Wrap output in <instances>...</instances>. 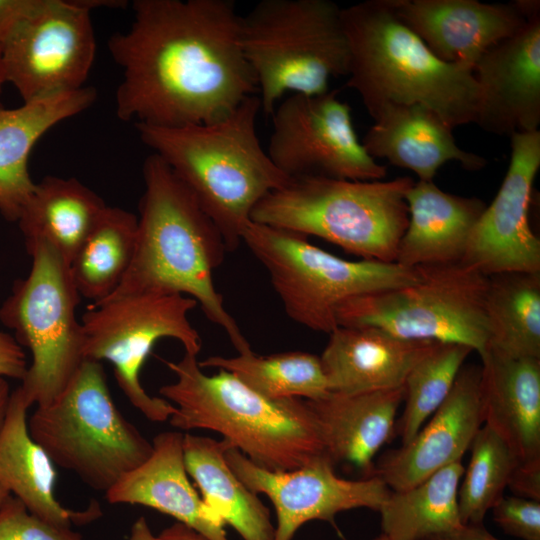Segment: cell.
Masks as SVG:
<instances>
[{"mask_svg":"<svg viewBox=\"0 0 540 540\" xmlns=\"http://www.w3.org/2000/svg\"><path fill=\"white\" fill-rule=\"evenodd\" d=\"M341 10L329 0H262L240 17L261 111L271 115L286 93L320 94L331 78L348 75Z\"/></svg>","mask_w":540,"mask_h":540,"instance_id":"7","label":"cell"},{"mask_svg":"<svg viewBox=\"0 0 540 540\" xmlns=\"http://www.w3.org/2000/svg\"><path fill=\"white\" fill-rule=\"evenodd\" d=\"M502 184L475 224L462 264L491 276L540 272V240L529 223L533 183L540 167V131L516 133Z\"/></svg>","mask_w":540,"mask_h":540,"instance_id":"16","label":"cell"},{"mask_svg":"<svg viewBox=\"0 0 540 540\" xmlns=\"http://www.w3.org/2000/svg\"><path fill=\"white\" fill-rule=\"evenodd\" d=\"M425 540H499L482 524H465L453 530L432 535Z\"/></svg>","mask_w":540,"mask_h":540,"instance_id":"42","label":"cell"},{"mask_svg":"<svg viewBox=\"0 0 540 540\" xmlns=\"http://www.w3.org/2000/svg\"><path fill=\"white\" fill-rule=\"evenodd\" d=\"M242 243L265 267L289 318L318 332L330 334L338 327L336 312L343 302L420 279L418 267L345 260L304 235L253 221L244 229Z\"/></svg>","mask_w":540,"mask_h":540,"instance_id":"9","label":"cell"},{"mask_svg":"<svg viewBox=\"0 0 540 540\" xmlns=\"http://www.w3.org/2000/svg\"><path fill=\"white\" fill-rule=\"evenodd\" d=\"M96 95L84 86L16 108L0 105V214L6 220L17 222L35 187L28 167L34 145L52 127L88 109Z\"/></svg>","mask_w":540,"mask_h":540,"instance_id":"26","label":"cell"},{"mask_svg":"<svg viewBox=\"0 0 540 540\" xmlns=\"http://www.w3.org/2000/svg\"><path fill=\"white\" fill-rule=\"evenodd\" d=\"M403 400L404 387L352 395L329 392L306 401L334 465L347 463L371 477L374 456L395 436L396 414Z\"/></svg>","mask_w":540,"mask_h":540,"instance_id":"27","label":"cell"},{"mask_svg":"<svg viewBox=\"0 0 540 540\" xmlns=\"http://www.w3.org/2000/svg\"><path fill=\"white\" fill-rule=\"evenodd\" d=\"M0 540H85L71 528L50 524L28 511L16 497L0 506Z\"/></svg>","mask_w":540,"mask_h":540,"instance_id":"36","label":"cell"},{"mask_svg":"<svg viewBox=\"0 0 540 540\" xmlns=\"http://www.w3.org/2000/svg\"><path fill=\"white\" fill-rule=\"evenodd\" d=\"M197 305L185 295L160 293L126 295L88 305L80 319L84 359L109 361L128 401L147 419L166 421L176 407L146 392L141 369L162 338L176 339L185 353L198 355L202 340L188 318Z\"/></svg>","mask_w":540,"mask_h":540,"instance_id":"12","label":"cell"},{"mask_svg":"<svg viewBox=\"0 0 540 540\" xmlns=\"http://www.w3.org/2000/svg\"><path fill=\"white\" fill-rule=\"evenodd\" d=\"M461 463H452L418 485L390 491L379 513L388 540H425L462 525L458 488L464 474Z\"/></svg>","mask_w":540,"mask_h":540,"instance_id":"31","label":"cell"},{"mask_svg":"<svg viewBox=\"0 0 540 540\" xmlns=\"http://www.w3.org/2000/svg\"><path fill=\"white\" fill-rule=\"evenodd\" d=\"M137 215L106 206L78 250L69 269L81 297L97 305L119 287L132 262Z\"/></svg>","mask_w":540,"mask_h":540,"instance_id":"30","label":"cell"},{"mask_svg":"<svg viewBox=\"0 0 540 540\" xmlns=\"http://www.w3.org/2000/svg\"><path fill=\"white\" fill-rule=\"evenodd\" d=\"M142 172L144 192L132 262L106 300L145 293L191 297L206 318L225 331L239 354L251 352L213 282V272L227 252L218 227L158 155L145 159Z\"/></svg>","mask_w":540,"mask_h":540,"instance_id":"2","label":"cell"},{"mask_svg":"<svg viewBox=\"0 0 540 540\" xmlns=\"http://www.w3.org/2000/svg\"><path fill=\"white\" fill-rule=\"evenodd\" d=\"M480 357L484 424L507 444L519 466L540 469V359L490 349Z\"/></svg>","mask_w":540,"mask_h":540,"instance_id":"21","label":"cell"},{"mask_svg":"<svg viewBox=\"0 0 540 540\" xmlns=\"http://www.w3.org/2000/svg\"><path fill=\"white\" fill-rule=\"evenodd\" d=\"M349 48L347 86L373 117L385 104H421L452 129L474 123L478 87L473 70L436 57L396 14L392 0L342 8Z\"/></svg>","mask_w":540,"mask_h":540,"instance_id":"4","label":"cell"},{"mask_svg":"<svg viewBox=\"0 0 540 540\" xmlns=\"http://www.w3.org/2000/svg\"><path fill=\"white\" fill-rule=\"evenodd\" d=\"M473 350L437 342L411 369L404 382V409L395 425L402 445L409 443L450 393L465 359Z\"/></svg>","mask_w":540,"mask_h":540,"instance_id":"34","label":"cell"},{"mask_svg":"<svg viewBox=\"0 0 540 540\" xmlns=\"http://www.w3.org/2000/svg\"><path fill=\"white\" fill-rule=\"evenodd\" d=\"M491 510L494 521L506 533L523 540H540V502L504 496Z\"/></svg>","mask_w":540,"mask_h":540,"instance_id":"37","label":"cell"},{"mask_svg":"<svg viewBox=\"0 0 540 540\" xmlns=\"http://www.w3.org/2000/svg\"><path fill=\"white\" fill-rule=\"evenodd\" d=\"M320 356L329 392L352 395L404 386L437 343L395 337L374 327L338 326Z\"/></svg>","mask_w":540,"mask_h":540,"instance_id":"20","label":"cell"},{"mask_svg":"<svg viewBox=\"0 0 540 540\" xmlns=\"http://www.w3.org/2000/svg\"><path fill=\"white\" fill-rule=\"evenodd\" d=\"M165 363L176 381L162 386L159 393L176 407L169 418L174 428L218 432L269 471L294 470L328 456L320 425L306 400L268 399L225 370L208 376L192 354Z\"/></svg>","mask_w":540,"mask_h":540,"instance_id":"5","label":"cell"},{"mask_svg":"<svg viewBox=\"0 0 540 540\" xmlns=\"http://www.w3.org/2000/svg\"><path fill=\"white\" fill-rule=\"evenodd\" d=\"M130 540H208L191 527L176 522L165 528L158 536L151 532L146 520L139 518L131 529Z\"/></svg>","mask_w":540,"mask_h":540,"instance_id":"40","label":"cell"},{"mask_svg":"<svg viewBox=\"0 0 540 540\" xmlns=\"http://www.w3.org/2000/svg\"><path fill=\"white\" fill-rule=\"evenodd\" d=\"M11 496V494L3 487L0 485V506L3 502H5L9 497Z\"/></svg>","mask_w":540,"mask_h":540,"instance_id":"44","label":"cell"},{"mask_svg":"<svg viewBox=\"0 0 540 540\" xmlns=\"http://www.w3.org/2000/svg\"><path fill=\"white\" fill-rule=\"evenodd\" d=\"M31 406L20 386L11 392L0 428V485L30 513L55 526L71 528L98 518L101 510L96 501L83 511H73L56 499L55 465L29 433Z\"/></svg>","mask_w":540,"mask_h":540,"instance_id":"24","label":"cell"},{"mask_svg":"<svg viewBox=\"0 0 540 540\" xmlns=\"http://www.w3.org/2000/svg\"><path fill=\"white\" fill-rule=\"evenodd\" d=\"M40 0H0V54L18 23L26 17Z\"/></svg>","mask_w":540,"mask_h":540,"instance_id":"39","label":"cell"},{"mask_svg":"<svg viewBox=\"0 0 540 540\" xmlns=\"http://www.w3.org/2000/svg\"><path fill=\"white\" fill-rule=\"evenodd\" d=\"M373 540H388V538L384 534H381L378 537L374 538Z\"/></svg>","mask_w":540,"mask_h":540,"instance_id":"46","label":"cell"},{"mask_svg":"<svg viewBox=\"0 0 540 540\" xmlns=\"http://www.w3.org/2000/svg\"><path fill=\"white\" fill-rule=\"evenodd\" d=\"M260 111V100L253 95L228 116L207 124H135L141 141L167 163L216 224L227 252L242 243L258 203L291 180L260 144Z\"/></svg>","mask_w":540,"mask_h":540,"instance_id":"3","label":"cell"},{"mask_svg":"<svg viewBox=\"0 0 540 540\" xmlns=\"http://www.w3.org/2000/svg\"><path fill=\"white\" fill-rule=\"evenodd\" d=\"M418 268L420 279L413 284L343 302L338 326L374 327L402 339L462 344L484 354L489 277L462 263Z\"/></svg>","mask_w":540,"mask_h":540,"instance_id":"11","label":"cell"},{"mask_svg":"<svg viewBox=\"0 0 540 540\" xmlns=\"http://www.w3.org/2000/svg\"><path fill=\"white\" fill-rule=\"evenodd\" d=\"M133 22L108 40L122 69V121L181 127L218 121L258 92L232 0H134Z\"/></svg>","mask_w":540,"mask_h":540,"instance_id":"1","label":"cell"},{"mask_svg":"<svg viewBox=\"0 0 540 540\" xmlns=\"http://www.w3.org/2000/svg\"><path fill=\"white\" fill-rule=\"evenodd\" d=\"M508 488L518 497L540 502V469L518 466Z\"/></svg>","mask_w":540,"mask_h":540,"instance_id":"41","label":"cell"},{"mask_svg":"<svg viewBox=\"0 0 540 540\" xmlns=\"http://www.w3.org/2000/svg\"><path fill=\"white\" fill-rule=\"evenodd\" d=\"M224 457L249 490L265 494L271 500L277 517L274 540H292L306 522H333L338 513L350 509L379 512L391 491L376 476L360 480L337 476L334 463L326 455L289 471L261 468L231 445Z\"/></svg>","mask_w":540,"mask_h":540,"instance_id":"15","label":"cell"},{"mask_svg":"<svg viewBox=\"0 0 540 540\" xmlns=\"http://www.w3.org/2000/svg\"><path fill=\"white\" fill-rule=\"evenodd\" d=\"M31 268L0 306V322L32 357L20 388L28 402L46 406L66 388L85 360L76 310L81 296L69 264L46 242L26 247Z\"/></svg>","mask_w":540,"mask_h":540,"instance_id":"10","label":"cell"},{"mask_svg":"<svg viewBox=\"0 0 540 540\" xmlns=\"http://www.w3.org/2000/svg\"><path fill=\"white\" fill-rule=\"evenodd\" d=\"M122 0H40L11 33L0 54L5 81L23 102L84 87L96 41L90 13Z\"/></svg>","mask_w":540,"mask_h":540,"instance_id":"13","label":"cell"},{"mask_svg":"<svg viewBox=\"0 0 540 540\" xmlns=\"http://www.w3.org/2000/svg\"><path fill=\"white\" fill-rule=\"evenodd\" d=\"M28 364L23 348L12 334L0 329V376L22 380Z\"/></svg>","mask_w":540,"mask_h":540,"instance_id":"38","label":"cell"},{"mask_svg":"<svg viewBox=\"0 0 540 540\" xmlns=\"http://www.w3.org/2000/svg\"><path fill=\"white\" fill-rule=\"evenodd\" d=\"M471 457L458 488L460 521L482 524L486 513L503 497L519 462L507 444L483 424L471 445Z\"/></svg>","mask_w":540,"mask_h":540,"instance_id":"35","label":"cell"},{"mask_svg":"<svg viewBox=\"0 0 540 540\" xmlns=\"http://www.w3.org/2000/svg\"><path fill=\"white\" fill-rule=\"evenodd\" d=\"M28 429L55 466L105 493L153 451L115 405L102 363L90 359L53 402L37 406Z\"/></svg>","mask_w":540,"mask_h":540,"instance_id":"8","label":"cell"},{"mask_svg":"<svg viewBox=\"0 0 540 540\" xmlns=\"http://www.w3.org/2000/svg\"><path fill=\"white\" fill-rule=\"evenodd\" d=\"M483 424L480 367H462L432 419L409 443L383 454L374 464L372 476L392 491L414 487L461 461Z\"/></svg>","mask_w":540,"mask_h":540,"instance_id":"18","label":"cell"},{"mask_svg":"<svg viewBox=\"0 0 540 540\" xmlns=\"http://www.w3.org/2000/svg\"><path fill=\"white\" fill-rule=\"evenodd\" d=\"M409 221L396 263L420 266L461 263L470 234L486 209L476 197L441 190L433 181H417L405 196Z\"/></svg>","mask_w":540,"mask_h":540,"instance_id":"25","label":"cell"},{"mask_svg":"<svg viewBox=\"0 0 540 540\" xmlns=\"http://www.w3.org/2000/svg\"><path fill=\"white\" fill-rule=\"evenodd\" d=\"M106 206L78 179L46 176L35 183L16 223L25 247L46 242L70 264Z\"/></svg>","mask_w":540,"mask_h":540,"instance_id":"28","label":"cell"},{"mask_svg":"<svg viewBox=\"0 0 540 540\" xmlns=\"http://www.w3.org/2000/svg\"><path fill=\"white\" fill-rule=\"evenodd\" d=\"M179 431L159 433L153 451L140 466L105 493L111 504L143 505L175 518L208 540H229L224 522L198 495L188 479Z\"/></svg>","mask_w":540,"mask_h":540,"instance_id":"22","label":"cell"},{"mask_svg":"<svg viewBox=\"0 0 540 540\" xmlns=\"http://www.w3.org/2000/svg\"><path fill=\"white\" fill-rule=\"evenodd\" d=\"M488 277L487 349L511 358L540 359V272Z\"/></svg>","mask_w":540,"mask_h":540,"instance_id":"32","label":"cell"},{"mask_svg":"<svg viewBox=\"0 0 540 540\" xmlns=\"http://www.w3.org/2000/svg\"><path fill=\"white\" fill-rule=\"evenodd\" d=\"M231 444L222 439L185 433L183 457L204 503L243 540H274L269 509L228 466L224 452ZM232 446V445H231Z\"/></svg>","mask_w":540,"mask_h":540,"instance_id":"29","label":"cell"},{"mask_svg":"<svg viewBox=\"0 0 540 540\" xmlns=\"http://www.w3.org/2000/svg\"><path fill=\"white\" fill-rule=\"evenodd\" d=\"M414 182L291 178L258 203L251 221L319 237L363 260L394 263L409 221L405 196Z\"/></svg>","mask_w":540,"mask_h":540,"instance_id":"6","label":"cell"},{"mask_svg":"<svg viewBox=\"0 0 540 540\" xmlns=\"http://www.w3.org/2000/svg\"><path fill=\"white\" fill-rule=\"evenodd\" d=\"M6 83L5 81V77H4V73H3V68H2V63H1V57H0V93L2 91V87L3 85Z\"/></svg>","mask_w":540,"mask_h":540,"instance_id":"45","label":"cell"},{"mask_svg":"<svg viewBox=\"0 0 540 540\" xmlns=\"http://www.w3.org/2000/svg\"><path fill=\"white\" fill-rule=\"evenodd\" d=\"M200 368H218L233 374L258 394L272 400H318L329 393L320 357L302 351L258 356L253 351L236 357L211 356Z\"/></svg>","mask_w":540,"mask_h":540,"instance_id":"33","label":"cell"},{"mask_svg":"<svg viewBox=\"0 0 540 540\" xmlns=\"http://www.w3.org/2000/svg\"><path fill=\"white\" fill-rule=\"evenodd\" d=\"M473 75L478 87L474 123L509 136L540 125V13L511 37L488 49Z\"/></svg>","mask_w":540,"mask_h":540,"instance_id":"17","label":"cell"},{"mask_svg":"<svg viewBox=\"0 0 540 540\" xmlns=\"http://www.w3.org/2000/svg\"><path fill=\"white\" fill-rule=\"evenodd\" d=\"M10 395L11 391L7 380L0 376V428L7 412Z\"/></svg>","mask_w":540,"mask_h":540,"instance_id":"43","label":"cell"},{"mask_svg":"<svg viewBox=\"0 0 540 540\" xmlns=\"http://www.w3.org/2000/svg\"><path fill=\"white\" fill-rule=\"evenodd\" d=\"M266 152L273 164L290 178L382 180L379 165L359 141L351 108L338 90L305 95L290 94L276 105Z\"/></svg>","mask_w":540,"mask_h":540,"instance_id":"14","label":"cell"},{"mask_svg":"<svg viewBox=\"0 0 540 540\" xmlns=\"http://www.w3.org/2000/svg\"><path fill=\"white\" fill-rule=\"evenodd\" d=\"M398 17L440 60L472 70L497 43L521 30L529 18L518 0H392Z\"/></svg>","mask_w":540,"mask_h":540,"instance_id":"19","label":"cell"},{"mask_svg":"<svg viewBox=\"0 0 540 540\" xmlns=\"http://www.w3.org/2000/svg\"><path fill=\"white\" fill-rule=\"evenodd\" d=\"M362 145L373 158H385L394 166L409 169L419 181H433L448 161H458L469 171L486 166L485 158L462 150L452 128L428 107L415 104L383 105L372 117Z\"/></svg>","mask_w":540,"mask_h":540,"instance_id":"23","label":"cell"}]
</instances>
